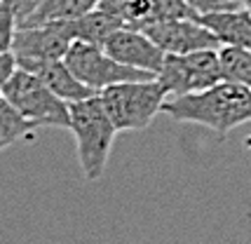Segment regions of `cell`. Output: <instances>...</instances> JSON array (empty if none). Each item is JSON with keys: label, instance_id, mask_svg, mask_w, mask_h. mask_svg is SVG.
Wrapping results in <instances>:
<instances>
[{"label": "cell", "instance_id": "obj_1", "mask_svg": "<svg viewBox=\"0 0 251 244\" xmlns=\"http://www.w3.org/2000/svg\"><path fill=\"white\" fill-rule=\"evenodd\" d=\"M162 113L172 115L176 122L202 124L226 139L235 127L251 122V89L237 82L221 80L214 87L164 99Z\"/></svg>", "mask_w": 251, "mask_h": 244}, {"label": "cell", "instance_id": "obj_2", "mask_svg": "<svg viewBox=\"0 0 251 244\" xmlns=\"http://www.w3.org/2000/svg\"><path fill=\"white\" fill-rule=\"evenodd\" d=\"M68 115H71L68 129L75 136L80 169L87 181H97L106 169L118 129L113 127L108 113L103 111L99 94L68 103Z\"/></svg>", "mask_w": 251, "mask_h": 244}, {"label": "cell", "instance_id": "obj_3", "mask_svg": "<svg viewBox=\"0 0 251 244\" xmlns=\"http://www.w3.org/2000/svg\"><path fill=\"white\" fill-rule=\"evenodd\" d=\"M99 99L118 132H141L162 113L167 94L160 82L151 78L110 85L99 92Z\"/></svg>", "mask_w": 251, "mask_h": 244}, {"label": "cell", "instance_id": "obj_4", "mask_svg": "<svg viewBox=\"0 0 251 244\" xmlns=\"http://www.w3.org/2000/svg\"><path fill=\"white\" fill-rule=\"evenodd\" d=\"M155 80L164 89L167 99L214 87L216 82L223 80L219 49H200L190 54H164V61Z\"/></svg>", "mask_w": 251, "mask_h": 244}, {"label": "cell", "instance_id": "obj_5", "mask_svg": "<svg viewBox=\"0 0 251 244\" xmlns=\"http://www.w3.org/2000/svg\"><path fill=\"white\" fill-rule=\"evenodd\" d=\"M2 97L10 101L28 122L38 127H64L68 129L71 115L68 103L52 94L33 73L17 68L10 82L2 87Z\"/></svg>", "mask_w": 251, "mask_h": 244}, {"label": "cell", "instance_id": "obj_6", "mask_svg": "<svg viewBox=\"0 0 251 244\" xmlns=\"http://www.w3.org/2000/svg\"><path fill=\"white\" fill-rule=\"evenodd\" d=\"M66 66L73 71L80 82H85L87 87H92L94 92L110 87V85H118V82H131V80H151L155 78L153 73H146V71H136L115 61L113 56L101 47V45H92V43H75L68 47V52L64 56Z\"/></svg>", "mask_w": 251, "mask_h": 244}, {"label": "cell", "instance_id": "obj_7", "mask_svg": "<svg viewBox=\"0 0 251 244\" xmlns=\"http://www.w3.org/2000/svg\"><path fill=\"white\" fill-rule=\"evenodd\" d=\"M73 43L75 40L71 33V22L40 24V26L17 28L10 52L17 59V66H24V64H33V61L64 59Z\"/></svg>", "mask_w": 251, "mask_h": 244}, {"label": "cell", "instance_id": "obj_8", "mask_svg": "<svg viewBox=\"0 0 251 244\" xmlns=\"http://www.w3.org/2000/svg\"><path fill=\"white\" fill-rule=\"evenodd\" d=\"M143 33L148 35L164 54H190L200 49H219V38L197 19H174L143 26Z\"/></svg>", "mask_w": 251, "mask_h": 244}, {"label": "cell", "instance_id": "obj_9", "mask_svg": "<svg viewBox=\"0 0 251 244\" xmlns=\"http://www.w3.org/2000/svg\"><path fill=\"white\" fill-rule=\"evenodd\" d=\"M115 61H120L125 66L136 68V71H146L157 75V71L164 61V52L157 45L136 28H115L113 33L103 40L101 45Z\"/></svg>", "mask_w": 251, "mask_h": 244}, {"label": "cell", "instance_id": "obj_10", "mask_svg": "<svg viewBox=\"0 0 251 244\" xmlns=\"http://www.w3.org/2000/svg\"><path fill=\"white\" fill-rule=\"evenodd\" d=\"M19 68L33 73L52 94H56V97L61 101H66V103L82 101V99H89V97H97L99 94V92H94L92 87H87L85 82H80V80L73 75V71L66 66L64 59L33 61V64H24V66H19Z\"/></svg>", "mask_w": 251, "mask_h": 244}, {"label": "cell", "instance_id": "obj_11", "mask_svg": "<svg viewBox=\"0 0 251 244\" xmlns=\"http://www.w3.org/2000/svg\"><path fill=\"white\" fill-rule=\"evenodd\" d=\"M200 22L219 38L221 45L251 49V12L244 7H230L200 14Z\"/></svg>", "mask_w": 251, "mask_h": 244}, {"label": "cell", "instance_id": "obj_12", "mask_svg": "<svg viewBox=\"0 0 251 244\" xmlns=\"http://www.w3.org/2000/svg\"><path fill=\"white\" fill-rule=\"evenodd\" d=\"M99 0H40L35 10L19 24V28L26 26H40V24H54V22H73L80 19L97 7Z\"/></svg>", "mask_w": 251, "mask_h": 244}, {"label": "cell", "instance_id": "obj_13", "mask_svg": "<svg viewBox=\"0 0 251 244\" xmlns=\"http://www.w3.org/2000/svg\"><path fill=\"white\" fill-rule=\"evenodd\" d=\"M115 28H122L115 19H110L106 12H101L99 7H94L92 12L82 14L80 19L71 22V33L73 40L80 43H92V45H103V40L108 38Z\"/></svg>", "mask_w": 251, "mask_h": 244}, {"label": "cell", "instance_id": "obj_14", "mask_svg": "<svg viewBox=\"0 0 251 244\" xmlns=\"http://www.w3.org/2000/svg\"><path fill=\"white\" fill-rule=\"evenodd\" d=\"M97 7L101 12H106L110 19H115L122 28L141 31L146 19H148L151 0H99Z\"/></svg>", "mask_w": 251, "mask_h": 244}, {"label": "cell", "instance_id": "obj_15", "mask_svg": "<svg viewBox=\"0 0 251 244\" xmlns=\"http://www.w3.org/2000/svg\"><path fill=\"white\" fill-rule=\"evenodd\" d=\"M219 61H221V75L228 82H237L251 89V49L242 47H219Z\"/></svg>", "mask_w": 251, "mask_h": 244}, {"label": "cell", "instance_id": "obj_16", "mask_svg": "<svg viewBox=\"0 0 251 244\" xmlns=\"http://www.w3.org/2000/svg\"><path fill=\"white\" fill-rule=\"evenodd\" d=\"M33 129H35V124L26 120L22 113L0 94V150H5L7 146L28 136Z\"/></svg>", "mask_w": 251, "mask_h": 244}, {"label": "cell", "instance_id": "obj_17", "mask_svg": "<svg viewBox=\"0 0 251 244\" xmlns=\"http://www.w3.org/2000/svg\"><path fill=\"white\" fill-rule=\"evenodd\" d=\"M197 10L188 0H151L148 19L143 26L160 22H174V19H197Z\"/></svg>", "mask_w": 251, "mask_h": 244}, {"label": "cell", "instance_id": "obj_18", "mask_svg": "<svg viewBox=\"0 0 251 244\" xmlns=\"http://www.w3.org/2000/svg\"><path fill=\"white\" fill-rule=\"evenodd\" d=\"M17 33V17L12 7L2 0L0 2V52H10L12 49V40Z\"/></svg>", "mask_w": 251, "mask_h": 244}, {"label": "cell", "instance_id": "obj_19", "mask_svg": "<svg viewBox=\"0 0 251 244\" xmlns=\"http://www.w3.org/2000/svg\"><path fill=\"white\" fill-rule=\"evenodd\" d=\"M17 59L12 52H0V94H2V87L10 82V78L17 71Z\"/></svg>", "mask_w": 251, "mask_h": 244}, {"label": "cell", "instance_id": "obj_20", "mask_svg": "<svg viewBox=\"0 0 251 244\" xmlns=\"http://www.w3.org/2000/svg\"><path fill=\"white\" fill-rule=\"evenodd\" d=\"M5 2H7L12 7V12H14V17H17V28H19V24L35 10V5H38L40 0H5Z\"/></svg>", "mask_w": 251, "mask_h": 244}, {"label": "cell", "instance_id": "obj_21", "mask_svg": "<svg viewBox=\"0 0 251 244\" xmlns=\"http://www.w3.org/2000/svg\"><path fill=\"white\" fill-rule=\"evenodd\" d=\"M193 7L197 10V14H207V12H216V10H230L235 5H230L226 0H188ZM240 7V5H237Z\"/></svg>", "mask_w": 251, "mask_h": 244}, {"label": "cell", "instance_id": "obj_22", "mask_svg": "<svg viewBox=\"0 0 251 244\" xmlns=\"http://www.w3.org/2000/svg\"><path fill=\"white\" fill-rule=\"evenodd\" d=\"M242 7H244V10H249V12H251V0H242Z\"/></svg>", "mask_w": 251, "mask_h": 244}, {"label": "cell", "instance_id": "obj_23", "mask_svg": "<svg viewBox=\"0 0 251 244\" xmlns=\"http://www.w3.org/2000/svg\"><path fill=\"white\" fill-rule=\"evenodd\" d=\"M226 2H230V5H235V7H237V5H242V0H226Z\"/></svg>", "mask_w": 251, "mask_h": 244}, {"label": "cell", "instance_id": "obj_24", "mask_svg": "<svg viewBox=\"0 0 251 244\" xmlns=\"http://www.w3.org/2000/svg\"><path fill=\"white\" fill-rule=\"evenodd\" d=\"M0 2H2V0H0Z\"/></svg>", "mask_w": 251, "mask_h": 244}]
</instances>
